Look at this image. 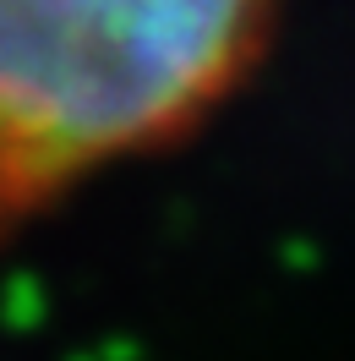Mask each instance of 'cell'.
Here are the masks:
<instances>
[{"label": "cell", "mask_w": 355, "mask_h": 361, "mask_svg": "<svg viewBox=\"0 0 355 361\" xmlns=\"http://www.w3.org/2000/svg\"><path fill=\"white\" fill-rule=\"evenodd\" d=\"M279 0H0V230L186 132Z\"/></svg>", "instance_id": "6da1fadb"}]
</instances>
